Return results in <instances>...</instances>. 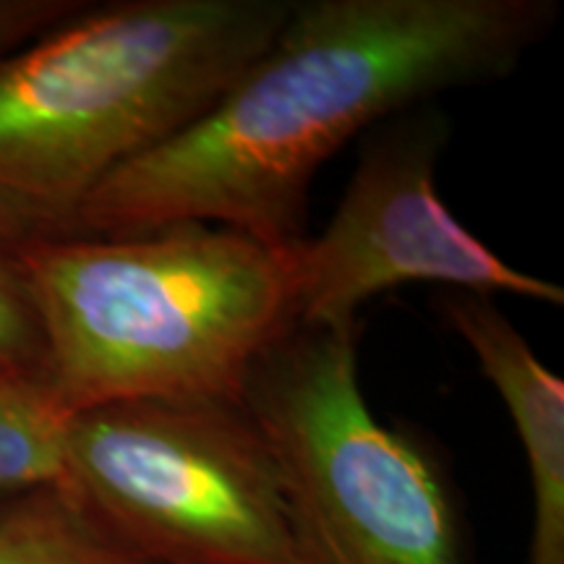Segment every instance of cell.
<instances>
[{"mask_svg": "<svg viewBox=\"0 0 564 564\" xmlns=\"http://www.w3.org/2000/svg\"><path fill=\"white\" fill-rule=\"evenodd\" d=\"M556 19V0H291L220 100L112 173L70 236L196 220L295 251L324 162L434 95L510 76Z\"/></svg>", "mask_w": 564, "mask_h": 564, "instance_id": "obj_1", "label": "cell"}, {"mask_svg": "<svg viewBox=\"0 0 564 564\" xmlns=\"http://www.w3.org/2000/svg\"><path fill=\"white\" fill-rule=\"evenodd\" d=\"M24 243L0 220V366L45 379L47 350L21 259Z\"/></svg>", "mask_w": 564, "mask_h": 564, "instance_id": "obj_10", "label": "cell"}, {"mask_svg": "<svg viewBox=\"0 0 564 564\" xmlns=\"http://www.w3.org/2000/svg\"><path fill=\"white\" fill-rule=\"evenodd\" d=\"M79 6L82 0H0V55L17 51Z\"/></svg>", "mask_w": 564, "mask_h": 564, "instance_id": "obj_11", "label": "cell"}, {"mask_svg": "<svg viewBox=\"0 0 564 564\" xmlns=\"http://www.w3.org/2000/svg\"><path fill=\"white\" fill-rule=\"evenodd\" d=\"M68 415L45 379L0 366V497L63 481Z\"/></svg>", "mask_w": 564, "mask_h": 564, "instance_id": "obj_9", "label": "cell"}, {"mask_svg": "<svg viewBox=\"0 0 564 564\" xmlns=\"http://www.w3.org/2000/svg\"><path fill=\"white\" fill-rule=\"evenodd\" d=\"M63 484L154 564H293L278 465L243 400L141 398L70 413Z\"/></svg>", "mask_w": 564, "mask_h": 564, "instance_id": "obj_5", "label": "cell"}, {"mask_svg": "<svg viewBox=\"0 0 564 564\" xmlns=\"http://www.w3.org/2000/svg\"><path fill=\"white\" fill-rule=\"evenodd\" d=\"M442 312L499 392L523 444L533 491L528 564H564V382L489 295L453 291Z\"/></svg>", "mask_w": 564, "mask_h": 564, "instance_id": "obj_7", "label": "cell"}, {"mask_svg": "<svg viewBox=\"0 0 564 564\" xmlns=\"http://www.w3.org/2000/svg\"><path fill=\"white\" fill-rule=\"evenodd\" d=\"M0 564H154L118 541L66 484L0 497Z\"/></svg>", "mask_w": 564, "mask_h": 564, "instance_id": "obj_8", "label": "cell"}, {"mask_svg": "<svg viewBox=\"0 0 564 564\" xmlns=\"http://www.w3.org/2000/svg\"><path fill=\"white\" fill-rule=\"evenodd\" d=\"M356 345L358 324L293 327L246 382L278 465L293 564H463L442 468L371 413Z\"/></svg>", "mask_w": 564, "mask_h": 564, "instance_id": "obj_4", "label": "cell"}, {"mask_svg": "<svg viewBox=\"0 0 564 564\" xmlns=\"http://www.w3.org/2000/svg\"><path fill=\"white\" fill-rule=\"evenodd\" d=\"M447 141V116L429 102L369 131L333 220L293 251L295 327H352L366 301L415 282L562 306L556 282L505 262L442 202Z\"/></svg>", "mask_w": 564, "mask_h": 564, "instance_id": "obj_6", "label": "cell"}, {"mask_svg": "<svg viewBox=\"0 0 564 564\" xmlns=\"http://www.w3.org/2000/svg\"><path fill=\"white\" fill-rule=\"evenodd\" d=\"M291 0L82 3L0 55V220L74 232L112 173L178 137L280 32Z\"/></svg>", "mask_w": 564, "mask_h": 564, "instance_id": "obj_2", "label": "cell"}, {"mask_svg": "<svg viewBox=\"0 0 564 564\" xmlns=\"http://www.w3.org/2000/svg\"><path fill=\"white\" fill-rule=\"evenodd\" d=\"M63 411L118 400H243L293 324V251L212 223L32 238L21 251Z\"/></svg>", "mask_w": 564, "mask_h": 564, "instance_id": "obj_3", "label": "cell"}]
</instances>
